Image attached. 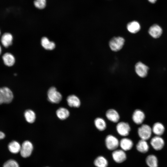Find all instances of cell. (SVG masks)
Here are the masks:
<instances>
[{
  "instance_id": "6da1fadb",
  "label": "cell",
  "mask_w": 167,
  "mask_h": 167,
  "mask_svg": "<svg viewBox=\"0 0 167 167\" xmlns=\"http://www.w3.org/2000/svg\"><path fill=\"white\" fill-rule=\"evenodd\" d=\"M13 98V93L9 88L6 87L0 88V104L10 103Z\"/></svg>"
},
{
  "instance_id": "7a4b0ae2",
  "label": "cell",
  "mask_w": 167,
  "mask_h": 167,
  "mask_svg": "<svg viewBox=\"0 0 167 167\" xmlns=\"http://www.w3.org/2000/svg\"><path fill=\"white\" fill-rule=\"evenodd\" d=\"M152 128L147 124H143L138 130L139 136L141 139L147 140L151 137L152 133Z\"/></svg>"
},
{
  "instance_id": "3957f363",
  "label": "cell",
  "mask_w": 167,
  "mask_h": 167,
  "mask_svg": "<svg viewBox=\"0 0 167 167\" xmlns=\"http://www.w3.org/2000/svg\"><path fill=\"white\" fill-rule=\"evenodd\" d=\"M48 100L51 102L54 103H58L62 99L61 94L54 87L50 88L47 92Z\"/></svg>"
},
{
  "instance_id": "277c9868",
  "label": "cell",
  "mask_w": 167,
  "mask_h": 167,
  "mask_svg": "<svg viewBox=\"0 0 167 167\" xmlns=\"http://www.w3.org/2000/svg\"><path fill=\"white\" fill-rule=\"evenodd\" d=\"M124 42V39L122 37H114L110 41L109 46L112 50L118 51L122 48Z\"/></svg>"
},
{
  "instance_id": "5b68a950",
  "label": "cell",
  "mask_w": 167,
  "mask_h": 167,
  "mask_svg": "<svg viewBox=\"0 0 167 167\" xmlns=\"http://www.w3.org/2000/svg\"><path fill=\"white\" fill-rule=\"evenodd\" d=\"M33 149L32 143L30 141L26 140L22 144L20 150L21 155L23 157L29 156L32 154Z\"/></svg>"
},
{
  "instance_id": "8992f818",
  "label": "cell",
  "mask_w": 167,
  "mask_h": 167,
  "mask_svg": "<svg viewBox=\"0 0 167 167\" xmlns=\"http://www.w3.org/2000/svg\"><path fill=\"white\" fill-rule=\"evenodd\" d=\"M105 143L107 148L110 150H115L119 144L118 139L112 135L107 136L105 139Z\"/></svg>"
},
{
  "instance_id": "52a82bcc",
  "label": "cell",
  "mask_w": 167,
  "mask_h": 167,
  "mask_svg": "<svg viewBox=\"0 0 167 167\" xmlns=\"http://www.w3.org/2000/svg\"><path fill=\"white\" fill-rule=\"evenodd\" d=\"M116 130L119 134L122 136L128 135L131 131V127L127 122H121L118 123L116 126Z\"/></svg>"
},
{
  "instance_id": "ba28073f",
  "label": "cell",
  "mask_w": 167,
  "mask_h": 167,
  "mask_svg": "<svg viewBox=\"0 0 167 167\" xmlns=\"http://www.w3.org/2000/svg\"><path fill=\"white\" fill-rule=\"evenodd\" d=\"M148 67L141 62L137 63L135 65V71L136 74L139 77L143 78L148 74Z\"/></svg>"
},
{
  "instance_id": "9c48e42d",
  "label": "cell",
  "mask_w": 167,
  "mask_h": 167,
  "mask_svg": "<svg viewBox=\"0 0 167 167\" xmlns=\"http://www.w3.org/2000/svg\"><path fill=\"white\" fill-rule=\"evenodd\" d=\"M112 157L116 162L121 163L124 161L126 159V155L122 150H115L112 154Z\"/></svg>"
},
{
  "instance_id": "30bf717a",
  "label": "cell",
  "mask_w": 167,
  "mask_h": 167,
  "mask_svg": "<svg viewBox=\"0 0 167 167\" xmlns=\"http://www.w3.org/2000/svg\"><path fill=\"white\" fill-rule=\"evenodd\" d=\"M150 143L154 149L159 150L163 148L164 145V141L160 136L156 135L152 139Z\"/></svg>"
},
{
  "instance_id": "8fae6325",
  "label": "cell",
  "mask_w": 167,
  "mask_h": 167,
  "mask_svg": "<svg viewBox=\"0 0 167 167\" xmlns=\"http://www.w3.org/2000/svg\"><path fill=\"white\" fill-rule=\"evenodd\" d=\"M145 118V115L144 112L141 110L137 109L134 112L132 119L135 123L137 124H141L143 122Z\"/></svg>"
},
{
  "instance_id": "7c38bea8",
  "label": "cell",
  "mask_w": 167,
  "mask_h": 167,
  "mask_svg": "<svg viewBox=\"0 0 167 167\" xmlns=\"http://www.w3.org/2000/svg\"><path fill=\"white\" fill-rule=\"evenodd\" d=\"M105 115L107 118L110 121L116 123L120 119V116L118 112L113 109L108 110L106 112Z\"/></svg>"
},
{
  "instance_id": "4fadbf2b",
  "label": "cell",
  "mask_w": 167,
  "mask_h": 167,
  "mask_svg": "<svg viewBox=\"0 0 167 167\" xmlns=\"http://www.w3.org/2000/svg\"><path fill=\"white\" fill-rule=\"evenodd\" d=\"M148 32L149 34L153 38H157L161 35L162 30L159 26L154 24L150 27Z\"/></svg>"
},
{
  "instance_id": "5bb4252c",
  "label": "cell",
  "mask_w": 167,
  "mask_h": 167,
  "mask_svg": "<svg viewBox=\"0 0 167 167\" xmlns=\"http://www.w3.org/2000/svg\"><path fill=\"white\" fill-rule=\"evenodd\" d=\"M13 37L12 35L9 33H4L1 38V42L2 45L7 48L11 45L12 43Z\"/></svg>"
},
{
  "instance_id": "9a60e30c",
  "label": "cell",
  "mask_w": 167,
  "mask_h": 167,
  "mask_svg": "<svg viewBox=\"0 0 167 167\" xmlns=\"http://www.w3.org/2000/svg\"><path fill=\"white\" fill-rule=\"evenodd\" d=\"M67 101L68 105L71 107L78 108L81 104L79 98L74 95L69 96L67 97Z\"/></svg>"
},
{
  "instance_id": "2e32d148",
  "label": "cell",
  "mask_w": 167,
  "mask_h": 167,
  "mask_svg": "<svg viewBox=\"0 0 167 167\" xmlns=\"http://www.w3.org/2000/svg\"><path fill=\"white\" fill-rule=\"evenodd\" d=\"M119 144L122 150L124 151L130 150L133 145L132 141L131 139L126 138L122 139L119 142Z\"/></svg>"
},
{
  "instance_id": "e0dca14e",
  "label": "cell",
  "mask_w": 167,
  "mask_h": 167,
  "mask_svg": "<svg viewBox=\"0 0 167 167\" xmlns=\"http://www.w3.org/2000/svg\"><path fill=\"white\" fill-rule=\"evenodd\" d=\"M152 128V132L156 135L159 136L163 134L165 130L164 125L160 122L155 123Z\"/></svg>"
},
{
  "instance_id": "ac0fdd59",
  "label": "cell",
  "mask_w": 167,
  "mask_h": 167,
  "mask_svg": "<svg viewBox=\"0 0 167 167\" xmlns=\"http://www.w3.org/2000/svg\"><path fill=\"white\" fill-rule=\"evenodd\" d=\"M2 58L4 64L8 66H12L15 63V58L11 53H5L3 55Z\"/></svg>"
},
{
  "instance_id": "d6986e66",
  "label": "cell",
  "mask_w": 167,
  "mask_h": 167,
  "mask_svg": "<svg viewBox=\"0 0 167 167\" xmlns=\"http://www.w3.org/2000/svg\"><path fill=\"white\" fill-rule=\"evenodd\" d=\"M41 45L45 49L52 50L55 47V43L53 41H50L46 37H43L41 40Z\"/></svg>"
},
{
  "instance_id": "ffe728a7",
  "label": "cell",
  "mask_w": 167,
  "mask_h": 167,
  "mask_svg": "<svg viewBox=\"0 0 167 167\" xmlns=\"http://www.w3.org/2000/svg\"><path fill=\"white\" fill-rule=\"evenodd\" d=\"M127 28L129 32L131 33H135L140 30V26L138 22L133 21L127 24Z\"/></svg>"
},
{
  "instance_id": "44dd1931",
  "label": "cell",
  "mask_w": 167,
  "mask_h": 167,
  "mask_svg": "<svg viewBox=\"0 0 167 167\" xmlns=\"http://www.w3.org/2000/svg\"><path fill=\"white\" fill-rule=\"evenodd\" d=\"M146 141L141 139L137 144V149L140 152L144 153L148 151L149 146Z\"/></svg>"
},
{
  "instance_id": "7402d4cb",
  "label": "cell",
  "mask_w": 167,
  "mask_h": 167,
  "mask_svg": "<svg viewBox=\"0 0 167 167\" xmlns=\"http://www.w3.org/2000/svg\"><path fill=\"white\" fill-rule=\"evenodd\" d=\"M21 146L19 142L15 141L11 142L8 144V148L10 151L13 153H17L20 152Z\"/></svg>"
},
{
  "instance_id": "603a6c76",
  "label": "cell",
  "mask_w": 167,
  "mask_h": 167,
  "mask_svg": "<svg viewBox=\"0 0 167 167\" xmlns=\"http://www.w3.org/2000/svg\"><path fill=\"white\" fill-rule=\"evenodd\" d=\"M56 113L58 117L62 120L66 119L70 115L69 110L63 107H61L58 109L57 110Z\"/></svg>"
},
{
  "instance_id": "cb8c5ba5",
  "label": "cell",
  "mask_w": 167,
  "mask_h": 167,
  "mask_svg": "<svg viewBox=\"0 0 167 167\" xmlns=\"http://www.w3.org/2000/svg\"><path fill=\"white\" fill-rule=\"evenodd\" d=\"M94 123L96 128L100 131L105 130L106 124L104 119L101 118H97L94 120Z\"/></svg>"
},
{
  "instance_id": "d4e9b609",
  "label": "cell",
  "mask_w": 167,
  "mask_h": 167,
  "mask_svg": "<svg viewBox=\"0 0 167 167\" xmlns=\"http://www.w3.org/2000/svg\"><path fill=\"white\" fill-rule=\"evenodd\" d=\"M94 163L97 167H107L108 165L107 159L102 156L97 157L94 160Z\"/></svg>"
},
{
  "instance_id": "484cf974",
  "label": "cell",
  "mask_w": 167,
  "mask_h": 167,
  "mask_svg": "<svg viewBox=\"0 0 167 167\" xmlns=\"http://www.w3.org/2000/svg\"><path fill=\"white\" fill-rule=\"evenodd\" d=\"M24 116L26 121L30 123H32L35 120L36 114L32 110H26L24 113Z\"/></svg>"
},
{
  "instance_id": "4316f807",
  "label": "cell",
  "mask_w": 167,
  "mask_h": 167,
  "mask_svg": "<svg viewBox=\"0 0 167 167\" xmlns=\"http://www.w3.org/2000/svg\"><path fill=\"white\" fill-rule=\"evenodd\" d=\"M146 162L149 167H157V159L154 155L148 156L146 158Z\"/></svg>"
},
{
  "instance_id": "83f0119b",
  "label": "cell",
  "mask_w": 167,
  "mask_h": 167,
  "mask_svg": "<svg viewBox=\"0 0 167 167\" xmlns=\"http://www.w3.org/2000/svg\"><path fill=\"white\" fill-rule=\"evenodd\" d=\"M34 4L36 8L40 9H43L46 6V0H35Z\"/></svg>"
},
{
  "instance_id": "f1b7e54d",
  "label": "cell",
  "mask_w": 167,
  "mask_h": 167,
  "mask_svg": "<svg viewBox=\"0 0 167 167\" xmlns=\"http://www.w3.org/2000/svg\"><path fill=\"white\" fill-rule=\"evenodd\" d=\"M3 167H19L18 163L14 160L7 161L4 164Z\"/></svg>"
},
{
  "instance_id": "f546056e",
  "label": "cell",
  "mask_w": 167,
  "mask_h": 167,
  "mask_svg": "<svg viewBox=\"0 0 167 167\" xmlns=\"http://www.w3.org/2000/svg\"><path fill=\"white\" fill-rule=\"evenodd\" d=\"M5 136V134L3 132L0 131V139L4 138Z\"/></svg>"
},
{
  "instance_id": "4dcf8cb0",
  "label": "cell",
  "mask_w": 167,
  "mask_h": 167,
  "mask_svg": "<svg viewBox=\"0 0 167 167\" xmlns=\"http://www.w3.org/2000/svg\"><path fill=\"white\" fill-rule=\"evenodd\" d=\"M157 0H148V1L151 3H155Z\"/></svg>"
},
{
  "instance_id": "1f68e13d",
  "label": "cell",
  "mask_w": 167,
  "mask_h": 167,
  "mask_svg": "<svg viewBox=\"0 0 167 167\" xmlns=\"http://www.w3.org/2000/svg\"><path fill=\"white\" fill-rule=\"evenodd\" d=\"M1 52H2V49H1V47L0 45V54H1Z\"/></svg>"
},
{
  "instance_id": "d6a6232c",
  "label": "cell",
  "mask_w": 167,
  "mask_h": 167,
  "mask_svg": "<svg viewBox=\"0 0 167 167\" xmlns=\"http://www.w3.org/2000/svg\"><path fill=\"white\" fill-rule=\"evenodd\" d=\"M0 34H1V32H0Z\"/></svg>"
}]
</instances>
